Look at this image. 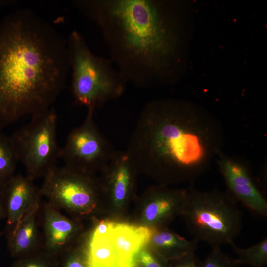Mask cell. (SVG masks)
Returning a JSON list of instances; mask_svg holds the SVG:
<instances>
[{"label": "cell", "mask_w": 267, "mask_h": 267, "mask_svg": "<svg viewBox=\"0 0 267 267\" xmlns=\"http://www.w3.org/2000/svg\"><path fill=\"white\" fill-rule=\"evenodd\" d=\"M187 190H170L161 187L155 190L146 206L144 217L148 223L160 222L174 213L181 214Z\"/></svg>", "instance_id": "14"}, {"label": "cell", "mask_w": 267, "mask_h": 267, "mask_svg": "<svg viewBox=\"0 0 267 267\" xmlns=\"http://www.w3.org/2000/svg\"><path fill=\"white\" fill-rule=\"evenodd\" d=\"M99 28L110 59L127 83L141 88L173 84L183 59L179 2L158 0H78Z\"/></svg>", "instance_id": "1"}, {"label": "cell", "mask_w": 267, "mask_h": 267, "mask_svg": "<svg viewBox=\"0 0 267 267\" xmlns=\"http://www.w3.org/2000/svg\"><path fill=\"white\" fill-rule=\"evenodd\" d=\"M3 233V232H0V239H1V238Z\"/></svg>", "instance_id": "26"}, {"label": "cell", "mask_w": 267, "mask_h": 267, "mask_svg": "<svg viewBox=\"0 0 267 267\" xmlns=\"http://www.w3.org/2000/svg\"><path fill=\"white\" fill-rule=\"evenodd\" d=\"M87 254L88 267H128L120 258L109 234L99 237L90 236Z\"/></svg>", "instance_id": "15"}, {"label": "cell", "mask_w": 267, "mask_h": 267, "mask_svg": "<svg viewBox=\"0 0 267 267\" xmlns=\"http://www.w3.org/2000/svg\"><path fill=\"white\" fill-rule=\"evenodd\" d=\"M71 69V90L76 102L96 108L119 98L127 83L110 58L95 54L78 31L67 39Z\"/></svg>", "instance_id": "4"}, {"label": "cell", "mask_w": 267, "mask_h": 267, "mask_svg": "<svg viewBox=\"0 0 267 267\" xmlns=\"http://www.w3.org/2000/svg\"><path fill=\"white\" fill-rule=\"evenodd\" d=\"M237 255L239 265L246 264L253 267H263L267 264V238L246 248H241L233 242L229 244Z\"/></svg>", "instance_id": "17"}, {"label": "cell", "mask_w": 267, "mask_h": 267, "mask_svg": "<svg viewBox=\"0 0 267 267\" xmlns=\"http://www.w3.org/2000/svg\"><path fill=\"white\" fill-rule=\"evenodd\" d=\"M153 231L147 227L115 224L109 237L120 258L128 267H134V258L150 240Z\"/></svg>", "instance_id": "13"}, {"label": "cell", "mask_w": 267, "mask_h": 267, "mask_svg": "<svg viewBox=\"0 0 267 267\" xmlns=\"http://www.w3.org/2000/svg\"><path fill=\"white\" fill-rule=\"evenodd\" d=\"M58 260L41 250L15 259L11 267H58Z\"/></svg>", "instance_id": "19"}, {"label": "cell", "mask_w": 267, "mask_h": 267, "mask_svg": "<svg viewBox=\"0 0 267 267\" xmlns=\"http://www.w3.org/2000/svg\"><path fill=\"white\" fill-rule=\"evenodd\" d=\"M58 267H88L87 247L84 252L68 250L59 258Z\"/></svg>", "instance_id": "21"}, {"label": "cell", "mask_w": 267, "mask_h": 267, "mask_svg": "<svg viewBox=\"0 0 267 267\" xmlns=\"http://www.w3.org/2000/svg\"><path fill=\"white\" fill-rule=\"evenodd\" d=\"M94 110L88 109L84 122L70 131L59 156L65 166L90 174L102 170L116 152L95 124Z\"/></svg>", "instance_id": "8"}, {"label": "cell", "mask_w": 267, "mask_h": 267, "mask_svg": "<svg viewBox=\"0 0 267 267\" xmlns=\"http://www.w3.org/2000/svg\"><path fill=\"white\" fill-rule=\"evenodd\" d=\"M173 267H201V261L195 254L191 252L175 259Z\"/></svg>", "instance_id": "22"}, {"label": "cell", "mask_w": 267, "mask_h": 267, "mask_svg": "<svg viewBox=\"0 0 267 267\" xmlns=\"http://www.w3.org/2000/svg\"><path fill=\"white\" fill-rule=\"evenodd\" d=\"M115 223L109 220L101 221L95 227L91 236L95 237H103L109 235Z\"/></svg>", "instance_id": "23"}, {"label": "cell", "mask_w": 267, "mask_h": 267, "mask_svg": "<svg viewBox=\"0 0 267 267\" xmlns=\"http://www.w3.org/2000/svg\"><path fill=\"white\" fill-rule=\"evenodd\" d=\"M221 122L203 106L177 98L145 105L125 151L136 171L161 183H193L222 151Z\"/></svg>", "instance_id": "3"}, {"label": "cell", "mask_w": 267, "mask_h": 267, "mask_svg": "<svg viewBox=\"0 0 267 267\" xmlns=\"http://www.w3.org/2000/svg\"><path fill=\"white\" fill-rule=\"evenodd\" d=\"M140 261L145 267H165L163 263L149 252L142 251L139 255Z\"/></svg>", "instance_id": "24"}, {"label": "cell", "mask_w": 267, "mask_h": 267, "mask_svg": "<svg viewBox=\"0 0 267 267\" xmlns=\"http://www.w3.org/2000/svg\"><path fill=\"white\" fill-rule=\"evenodd\" d=\"M40 205L26 213L13 227L6 229L8 249L14 259L42 250Z\"/></svg>", "instance_id": "12"}, {"label": "cell", "mask_w": 267, "mask_h": 267, "mask_svg": "<svg viewBox=\"0 0 267 267\" xmlns=\"http://www.w3.org/2000/svg\"><path fill=\"white\" fill-rule=\"evenodd\" d=\"M151 240L154 246L166 252L174 259L195 252L198 243L193 239L188 240L167 230L155 232Z\"/></svg>", "instance_id": "16"}, {"label": "cell", "mask_w": 267, "mask_h": 267, "mask_svg": "<svg viewBox=\"0 0 267 267\" xmlns=\"http://www.w3.org/2000/svg\"><path fill=\"white\" fill-rule=\"evenodd\" d=\"M39 218L42 250L59 258L71 248L78 229L77 224L47 201L41 202Z\"/></svg>", "instance_id": "10"}, {"label": "cell", "mask_w": 267, "mask_h": 267, "mask_svg": "<svg viewBox=\"0 0 267 267\" xmlns=\"http://www.w3.org/2000/svg\"><path fill=\"white\" fill-rule=\"evenodd\" d=\"M18 162L10 136L0 132V186L15 174Z\"/></svg>", "instance_id": "18"}, {"label": "cell", "mask_w": 267, "mask_h": 267, "mask_svg": "<svg viewBox=\"0 0 267 267\" xmlns=\"http://www.w3.org/2000/svg\"><path fill=\"white\" fill-rule=\"evenodd\" d=\"M34 181L26 175L14 174L0 185L6 209V229L13 227L42 202L40 188Z\"/></svg>", "instance_id": "11"}, {"label": "cell", "mask_w": 267, "mask_h": 267, "mask_svg": "<svg viewBox=\"0 0 267 267\" xmlns=\"http://www.w3.org/2000/svg\"><path fill=\"white\" fill-rule=\"evenodd\" d=\"M6 218V209L0 186V221Z\"/></svg>", "instance_id": "25"}, {"label": "cell", "mask_w": 267, "mask_h": 267, "mask_svg": "<svg viewBox=\"0 0 267 267\" xmlns=\"http://www.w3.org/2000/svg\"><path fill=\"white\" fill-rule=\"evenodd\" d=\"M40 188L42 197L62 212L88 215L96 205V186L92 174L65 166L51 170Z\"/></svg>", "instance_id": "7"}, {"label": "cell", "mask_w": 267, "mask_h": 267, "mask_svg": "<svg viewBox=\"0 0 267 267\" xmlns=\"http://www.w3.org/2000/svg\"><path fill=\"white\" fill-rule=\"evenodd\" d=\"M211 250L203 261L201 267H237L239 265L222 251L221 247H211Z\"/></svg>", "instance_id": "20"}, {"label": "cell", "mask_w": 267, "mask_h": 267, "mask_svg": "<svg viewBox=\"0 0 267 267\" xmlns=\"http://www.w3.org/2000/svg\"><path fill=\"white\" fill-rule=\"evenodd\" d=\"M57 116L52 107L32 116L31 121L10 136L26 175L33 180L44 178L56 166L60 148L57 136Z\"/></svg>", "instance_id": "6"}, {"label": "cell", "mask_w": 267, "mask_h": 267, "mask_svg": "<svg viewBox=\"0 0 267 267\" xmlns=\"http://www.w3.org/2000/svg\"><path fill=\"white\" fill-rule=\"evenodd\" d=\"M70 69L67 40L29 9L0 23V129L50 109Z\"/></svg>", "instance_id": "2"}, {"label": "cell", "mask_w": 267, "mask_h": 267, "mask_svg": "<svg viewBox=\"0 0 267 267\" xmlns=\"http://www.w3.org/2000/svg\"><path fill=\"white\" fill-rule=\"evenodd\" d=\"M226 191L252 211L267 217V201L258 187L248 164L241 158L220 152L216 157Z\"/></svg>", "instance_id": "9"}, {"label": "cell", "mask_w": 267, "mask_h": 267, "mask_svg": "<svg viewBox=\"0 0 267 267\" xmlns=\"http://www.w3.org/2000/svg\"><path fill=\"white\" fill-rule=\"evenodd\" d=\"M187 190L181 214L193 239L211 247L230 244L242 228L241 212L236 200L226 191Z\"/></svg>", "instance_id": "5"}]
</instances>
